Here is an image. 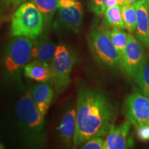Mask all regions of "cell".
I'll use <instances>...</instances> for the list:
<instances>
[{
	"label": "cell",
	"instance_id": "484cf974",
	"mask_svg": "<svg viewBox=\"0 0 149 149\" xmlns=\"http://www.w3.org/2000/svg\"><path fill=\"white\" fill-rule=\"evenodd\" d=\"M2 2L6 4H17L19 3L22 0H1Z\"/></svg>",
	"mask_w": 149,
	"mask_h": 149
},
{
	"label": "cell",
	"instance_id": "7c38bea8",
	"mask_svg": "<svg viewBox=\"0 0 149 149\" xmlns=\"http://www.w3.org/2000/svg\"><path fill=\"white\" fill-rule=\"evenodd\" d=\"M57 46L48 37H44L34 43L31 53V61H38L51 66Z\"/></svg>",
	"mask_w": 149,
	"mask_h": 149
},
{
	"label": "cell",
	"instance_id": "3957f363",
	"mask_svg": "<svg viewBox=\"0 0 149 149\" xmlns=\"http://www.w3.org/2000/svg\"><path fill=\"white\" fill-rule=\"evenodd\" d=\"M16 114L26 135L36 142L44 140V117L35 104L31 91L25 93L16 106Z\"/></svg>",
	"mask_w": 149,
	"mask_h": 149
},
{
	"label": "cell",
	"instance_id": "ac0fdd59",
	"mask_svg": "<svg viewBox=\"0 0 149 149\" xmlns=\"http://www.w3.org/2000/svg\"><path fill=\"white\" fill-rule=\"evenodd\" d=\"M107 31L112 43L117 49V51H118V53H120L122 59L123 54H124V50H125L126 46L128 42L129 33L124 32L122 31V29H115V28H113L112 30L107 29Z\"/></svg>",
	"mask_w": 149,
	"mask_h": 149
},
{
	"label": "cell",
	"instance_id": "ffe728a7",
	"mask_svg": "<svg viewBox=\"0 0 149 149\" xmlns=\"http://www.w3.org/2000/svg\"><path fill=\"white\" fill-rule=\"evenodd\" d=\"M134 79L140 88L141 92L149 97V57H146Z\"/></svg>",
	"mask_w": 149,
	"mask_h": 149
},
{
	"label": "cell",
	"instance_id": "cb8c5ba5",
	"mask_svg": "<svg viewBox=\"0 0 149 149\" xmlns=\"http://www.w3.org/2000/svg\"><path fill=\"white\" fill-rule=\"evenodd\" d=\"M77 0H59L58 9L72 6Z\"/></svg>",
	"mask_w": 149,
	"mask_h": 149
},
{
	"label": "cell",
	"instance_id": "e0dca14e",
	"mask_svg": "<svg viewBox=\"0 0 149 149\" xmlns=\"http://www.w3.org/2000/svg\"><path fill=\"white\" fill-rule=\"evenodd\" d=\"M104 17L110 26L119 29H125L122 14V6L117 5L106 9Z\"/></svg>",
	"mask_w": 149,
	"mask_h": 149
},
{
	"label": "cell",
	"instance_id": "4316f807",
	"mask_svg": "<svg viewBox=\"0 0 149 149\" xmlns=\"http://www.w3.org/2000/svg\"><path fill=\"white\" fill-rule=\"evenodd\" d=\"M137 1H138V0H126L127 3H134Z\"/></svg>",
	"mask_w": 149,
	"mask_h": 149
},
{
	"label": "cell",
	"instance_id": "4fadbf2b",
	"mask_svg": "<svg viewBox=\"0 0 149 149\" xmlns=\"http://www.w3.org/2000/svg\"><path fill=\"white\" fill-rule=\"evenodd\" d=\"M32 97L43 117H45L53 100L54 92L48 83H42L35 86L31 90Z\"/></svg>",
	"mask_w": 149,
	"mask_h": 149
},
{
	"label": "cell",
	"instance_id": "277c9868",
	"mask_svg": "<svg viewBox=\"0 0 149 149\" xmlns=\"http://www.w3.org/2000/svg\"><path fill=\"white\" fill-rule=\"evenodd\" d=\"M36 40L26 37H15L8 44L3 57V68L9 78L19 77L22 70L30 62Z\"/></svg>",
	"mask_w": 149,
	"mask_h": 149
},
{
	"label": "cell",
	"instance_id": "d6986e66",
	"mask_svg": "<svg viewBox=\"0 0 149 149\" xmlns=\"http://www.w3.org/2000/svg\"><path fill=\"white\" fill-rule=\"evenodd\" d=\"M122 14L125 29L130 33L135 32L137 27V12L135 3L122 6Z\"/></svg>",
	"mask_w": 149,
	"mask_h": 149
},
{
	"label": "cell",
	"instance_id": "5b68a950",
	"mask_svg": "<svg viewBox=\"0 0 149 149\" xmlns=\"http://www.w3.org/2000/svg\"><path fill=\"white\" fill-rule=\"evenodd\" d=\"M87 40L92 54L99 64L110 69H123L122 57L112 43L107 29L92 30Z\"/></svg>",
	"mask_w": 149,
	"mask_h": 149
},
{
	"label": "cell",
	"instance_id": "83f0119b",
	"mask_svg": "<svg viewBox=\"0 0 149 149\" xmlns=\"http://www.w3.org/2000/svg\"><path fill=\"white\" fill-rule=\"evenodd\" d=\"M3 148H4V146H3V145L0 143V149H3Z\"/></svg>",
	"mask_w": 149,
	"mask_h": 149
},
{
	"label": "cell",
	"instance_id": "7402d4cb",
	"mask_svg": "<svg viewBox=\"0 0 149 149\" xmlns=\"http://www.w3.org/2000/svg\"><path fill=\"white\" fill-rule=\"evenodd\" d=\"M83 149H105L104 140L101 137H93L84 143L81 147Z\"/></svg>",
	"mask_w": 149,
	"mask_h": 149
},
{
	"label": "cell",
	"instance_id": "52a82bcc",
	"mask_svg": "<svg viewBox=\"0 0 149 149\" xmlns=\"http://www.w3.org/2000/svg\"><path fill=\"white\" fill-rule=\"evenodd\" d=\"M123 110L126 118L136 128L149 125V97L141 92H135L126 97Z\"/></svg>",
	"mask_w": 149,
	"mask_h": 149
},
{
	"label": "cell",
	"instance_id": "f546056e",
	"mask_svg": "<svg viewBox=\"0 0 149 149\" xmlns=\"http://www.w3.org/2000/svg\"><path fill=\"white\" fill-rule=\"evenodd\" d=\"M148 47H149V40H148Z\"/></svg>",
	"mask_w": 149,
	"mask_h": 149
},
{
	"label": "cell",
	"instance_id": "6da1fadb",
	"mask_svg": "<svg viewBox=\"0 0 149 149\" xmlns=\"http://www.w3.org/2000/svg\"><path fill=\"white\" fill-rule=\"evenodd\" d=\"M116 117V108L104 93L91 88L80 89L76 107L74 146H79L93 137L107 135Z\"/></svg>",
	"mask_w": 149,
	"mask_h": 149
},
{
	"label": "cell",
	"instance_id": "44dd1931",
	"mask_svg": "<svg viewBox=\"0 0 149 149\" xmlns=\"http://www.w3.org/2000/svg\"><path fill=\"white\" fill-rule=\"evenodd\" d=\"M107 0H89V8L95 15L100 16L106 10V2Z\"/></svg>",
	"mask_w": 149,
	"mask_h": 149
},
{
	"label": "cell",
	"instance_id": "9a60e30c",
	"mask_svg": "<svg viewBox=\"0 0 149 149\" xmlns=\"http://www.w3.org/2000/svg\"><path fill=\"white\" fill-rule=\"evenodd\" d=\"M24 74L30 79L45 83L51 81L52 77L51 68L43 63L38 61H30L24 68Z\"/></svg>",
	"mask_w": 149,
	"mask_h": 149
},
{
	"label": "cell",
	"instance_id": "7a4b0ae2",
	"mask_svg": "<svg viewBox=\"0 0 149 149\" xmlns=\"http://www.w3.org/2000/svg\"><path fill=\"white\" fill-rule=\"evenodd\" d=\"M44 17L31 1L24 3L13 14L10 33L14 37H26L37 40L44 29Z\"/></svg>",
	"mask_w": 149,
	"mask_h": 149
},
{
	"label": "cell",
	"instance_id": "f1b7e54d",
	"mask_svg": "<svg viewBox=\"0 0 149 149\" xmlns=\"http://www.w3.org/2000/svg\"><path fill=\"white\" fill-rule=\"evenodd\" d=\"M147 1H148V4H149V0H147Z\"/></svg>",
	"mask_w": 149,
	"mask_h": 149
},
{
	"label": "cell",
	"instance_id": "30bf717a",
	"mask_svg": "<svg viewBox=\"0 0 149 149\" xmlns=\"http://www.w3.org/2000/svg\"><path fill=\"white\" fill-rule=\"evenodd\" d=\"M56 26L74 33H79L81 29L84 18V8L79 1L72 6L58 9Z\"/></svg>",
	"mask_w": 149,
	"mask_h": 149
},
{
	"label": "cell",
	"instance_id": "8992f818",
	"mask_svg": "<svg viewBox=\"0 0 149 149\" xmlns=\"http://www.w3.org/2000/svg\"><path fill=\"white\" fill-rule=\"evenodd\" d=\"M75 56L71 50L64 44L57 46L53 61L51 66V81L57 93L64 91L70 83V74L74 63Z\"/></svg>",
	"mask_w": 149,
	"mask_h": 149
},
{
	"label": "cell",
	"instance_id": "5bb4252c",
	"mask_svg": "<svg viewBox=\"0 0 149 149\" xmlns=\"http://www.w3.org/2000/svg\"><path fill=\"white\" fill-rule=\"evenodd\" d=\"M60 137L67 146H74L76 132V109H70L65 113L58 127Z\"/></svg>",
	"mask_w": 149,
	"mask_h": 149
},
{
	"label": "cell",
	"instance_id": "603a6c76",
	"mask_svg": "<svg viewBox=\"0 0 149 149\" xmlns=\"http://www.w3.org/2000/svg\"><path fill=\"white\" fill-rule=\"evenodd\" d=\"M139 139L143 141H149V125H145L136 128Z\"/></svg>",
	"mask_w": 149,
	"mask_h": 149
},
{
	"label": "cell",
	"instance_id": "ba28073f",
	"mask_svg": "<svg viewBox=\"0 0 149 149\" xmlns=\"http://www.w3.org/2000/svg\"><path fill=\"white\" fill-rule=\"evenodd\" d=\"M144 44L137 37L128 34V42L122 56L123 69L128 75L135 77L146 59Z\"/></svg>",
	"mask_w": 149,
	"mask_h": 149
},
{
	"label": "cell",
	"instance_id": "8fae6325",
	"mask_svg": "<svg viewBox=\"0 0 149 149\" xmlns=\"http://www.w3.org/2000/svg\"><path fill=\"white\" fill-rule=\"evenodd\" d=\"M137 12L136 37L145 46H148L149 4L147 0H138L135 3Z\"/></svg>",
	"mask_w": 149,
	"mask_h": 149
},
{
	"label": "cell",
	"instance_id": "d4e9b609",
	"mask_svg": "<svg viewBox=\"0 0 149 149\" xmlns=\"http://www.w3.org/2000/svg\"><path fill=\"white\" fill-rule=\"evenodd\" d=\"M117 5H119L117 0H107L106 2V8H111V7L115 6Z\"/></svg>",
	"mask_w": 149,
	"mask_h": 149
},
{
	"label": "cell",
	"instance_id": "2e32d148",
	"mask_svg": "<svg viewBox=\"0 0 149 149\" xmlns=\"http://www.w3.org/2000/svg\"><path fill=\"white\" fill-rule=\"evenodd\" d=\"M31 1L42 13L46 24L51 21L54 14L58 10L59 0H31Z\"/></svg>",
	"mask_w": 149,
	"mask_h": 149
},
{
	"label": "cell",
	"instance_id": "9c48e42d",
	"mask_svg": "<svg viewBox=\"0 0 149 149\" xmlns=\"http://www.w3.org/2000/svg\"><path fill=\"white\" fill-rule=\"evenodd\" d=\"M131 122L126 120L119 126L113 124L104 139L105 149H126L133 148V137L130 134Z\"/></svg>",
	"mask_w": 149,
	"mask_h": 149
}]
</instances>
